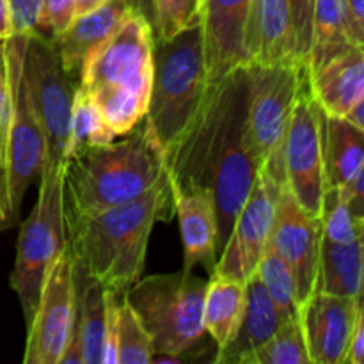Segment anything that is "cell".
Segmentation results:
<instances>
[{
    "label": "cell",
    "mask_w": 364,
    "mask_h": 364,
    "mask_svg": "<svg viewBox=\"0 0 364 364\" xmlns=\"http://www.w3.org/2000/svg\"><path fill=\"white\" fill-rule=\"evenodd\" d=\"M166 171L171 185L212 194L219 256L259 171L247 134V68L206 84Z\"/></svg>",
    "instance_id": "1"
},
{
    "label": "cell",
    "mask_w": 364,
    "mask_h": 364,
    "mask_svg": "<svg viewBox=\"0 0 364 364\" xmlns=\"http://www.w3.org/2000/svg\"><path fill=\"white\" fill-rule=\"evenodd\" d=\"M174 217L167 174L139 198L66 228L75 270L123 297L141 277L151 231Z\"/></svg>",
    "instance_id": "2"
},
{
    "label": "cell",
    "mask_w": 364,
    "mask_h": 364,
    "mask_svg": "<svg viewBox=\"0 0 364 364\" xmlns=\"http://www.w3.org/2000/svg\"><path fill=\"white\" fill-rule=\"evenodd\" d=\"M123 137L119 142L82 148L64 160V230L84 217L139 198L167 174L166 156L146 119Z\"/></svg>",
    "instance_id": "3"
},
{
    "label": "cell",
    "mask_w": 364,
    "mask_h": 364,
    "mask_svg": "<svg viewBox=\"0 0 364 364\" xmlns=\"http://www.w3.org/2000/svg\"><path fill=\"white\" fill-rule=\"evenodd\" d=\"M151 78V25L132 9L119 28L89 57L78 85L95 100L110 130L123 137L144 119Z\"/></svg>",
    "instance_id": "4"
},
{
    "label": "cell",
    "mask_w": 364,
    "mask_h": 364,
    "mask_svg": "<svg viewBox=\"0 0 364 364\" xmlns=\"http://www.w3.org/2000/svg\"><path fill=\"white\" fill-rule=\"evenodd\" d=\"M206 84L201 20L169 39H153V78L144 119L164 156L191 124Z\"/></svg>",
    "instance_id": "5"
},
{
    "label": "cell",
    "mask_w": 364,
    "mask_h": 364,
    "mask_svg": "<svg viewBox=\"0 0 364 364\" xmlns=\"http://www.w3.org/2000/svg\"><path fill=\"white\" fill-rule=\"evenodd\" d=\"M208 281L194 270L139 277L124 294L149 333L155 354L187 355L205 340L203 302Z\"/></svg>",
    "instance_id": "6"
},
{
    "label": "cell",
    "mask_w": 364,
    "mask_h": 364,
    "mask_svg": "<svg viewBox=\"0 0 364 364\" xmlns=\"http://www.w3.org/2000/svg\"><path fill=\"white\" fill-rule=\"evenodd\" d=\"M60 178L63 166H53L45 160L38 181V201L27 219L21 223L18 235L16 259L9 276V284L20 301L27 327L34 318L46 276L68 244Z\"/></svg>",
    "instance_id": "7"
},
{
    "label": "cell",
    "mask_w": 364,
    "mask_h": 364,
    "mask_svg": "<svg viewBox=\"0 0 364 364\" xmlns=\"http://www.w3.org/2000/svg\"><path fill=\"white\" fill-rule=\"evenodd\" d=\"M25 36H11L4 43L7 77L13 98V119L6 153V178L0 201V231L20 224V208L25 194L41 178L46 144L41 124L32 107L23 77Z\"/></svg>",
    "instance_id": "8"
},
{
    "label": "cell",
    "mask_w": 364,
    "mask_h": 364,
    "mask_svg": "<svg viewBox=\"0 0 364 364\" xmlns=\"http://www.w3.org/2000/svg\"><path fill=\"white\" fill-rule=\"evenodd\" d=\"M306 70L294 64L247 66V134L252 155L284 181L283 141Z\"/></svg>",
    "instance_id": "9"
},
{
    "label": "cell",
    "mask_w": 364,
    "mask_h": 364,
    "mask_svg": "<svg viewBox=\"0 0 364 364\" xmlns=\"http://www.w3.org/2000/svg\"><path fill=\"white\" fill-rule=\"evenodd\" d=\"M23 77L32 107L41 124L46 144V162L63 166L70 141L71 109L77 84L68 77L53 39L38 32L25 36Z\"/></svg>",
    "instance_id": "10"
},
{
    "label": "cell",
    "mask_w": 364,
    "mask_h": 364,
    "mask_svg": "<svg viewBox=\"0 0 364 364\" xmlns=\"http://www.w3.org/2000/svg\"><path fill=\"white\" fill-rule=\"evenodd\" d=\"M283 169L284 183L301 208L320 219L326 192L322 124L320 107L311 96L306 75L283 141Z\"/></svg>",
    "instance_id": "11"
},
{
    "label": "cell",
    "mask_w": 364,
    "mask_h": 364,
    "mask_svg": "<svg viewBox=\"0 0 364 364\" xmlns=\"http://www.w3.org/2000/svg\"><path fill=\"white\" fill-rule=\"evenodd\" d=\"M281 183L265 167H259L255 185L235 219L231 233L217 256L210 276H223L247 283L272 233Z\"/></svg>",
    "instance_id": "12"
},
{
    "label": "cell",
    "mask_w": 364,
    "mask_h": 364,
    "mask_svg": "<svg viewBox=\"0 0 364 364\" xmlns=\"http://www.w3.org/2000/svg\"><path fill=\"white\" fill-rule=\"evenodd\" d=\"M75 272L70 249H64L46 276L34 318L27 327L23 364H59L75 320Z\"/></svg>",
    "instance_id": "13"
},
{
    "label": "cell",
    "mask_w": 364,
    "mask_h": 364,
    "mask_svg": "<svg viewBox=\"0 0 364 364\" xmlns=\"http://www.w3.org/2000/svg\"><path fill=\"white\" fill-rule=\"evenodd\" d=\"M322 235V219L304 212L284 183L269 242L294 276L299 306L306 304L316 290Z\"/></svg>",
    "instance_id": "14"
},
{
    "label": "cell",
    "mask_w": 364,
    "mask_h": 364,
    "mask_svg": "<svg viewBox=\"0 0 364 364\" xmlns=\"http://www.w3.org/2000/svg\"><path fill=\"white\" fill-rule=\"evenodd\" d=\"M252 0H203L201 31L208 82L252 63L249 50Z\"/></svg>",
    "instance_id": "15"
},
{
    "label": "cell",
    "mask_w": 364,
    "mask_h": 364,
    "mask_svg": "<svg viewBox=\"0 0 364 364\" xmlns=\"http://www.w3.org/2000/svg\"><path fill=\"white\" fill-rule=\"evenodd\" d=\"M361 313L363 297H338L315 290L299 311L311 364H343Z\"/></svg>",
    "instance_id": "16"
},
{
    "label": "cell",
    "mask_w": 364,
    "mask_h": 364,
    "mask_svg": "<svg viewBox=\"0 0 364 364\" xmlns=\"http://www.w3.org/2000/svg\"><path fill=\"white\" fill-rule=\"evenodd\" d=\"M128 0H109L89 13L75 16L63 34L53 39L68 77L78 85L89 57L119 28L132 13Z\"/></svg>",
    "instance_id": "17"
},
{
    "label": "cell",
    "mask_w": 364,
    "mask_h": 364,
    "mask_svg": "<svg viewBox=\"0 0 364 364\" xmlns=\"http://www.w3.org/2000/svg\"><path fill=\"white\" fill-rule=\"evenodd\" d=\"M169 187L183 238V270L191 272L203 265L212 274L217 263V217L212 194L201 188L171 183Z\"/></svg>",
    "instance_id": "18"
},
{
    "label": "cell",
    "mask_w": 364,
    "mask_h": 364,
    "mask_svg": "<svg viewBox=\"0 0 364 364\" xmlns=\"http://www.w3.org/2000/svg\"><path fill=\"white\" fill-rule=\"evenodd\" d=\"M311 96L327 116L345 117L364 102V48L350 46L320 66L306 70Z\"/></svg>",
    "instance_id": "19"
},
{
    "label": "cell",
    "mask_w": 364,
    "mask_h": 364,
    "mask_svg": "<svg viewBox=\"0 0 364 364\" xmlns=\"http://www.w3.org/2000/svg\"><path fill=\"white\" fill-rule=\"evenodd\" d=\"M287 320L255 272L245 283V308L237 334L226 348L217 352L213 361L238 364L240 358L269 341Z\"/></svg>",
    "instance_id": "20"
},
{
    "label": "cell",
    "mask_w": 364,
    "mask_h": 364,
    "mask_svg": "<svg viewBox=\"0 0 364 364\" xmlns=\"http://www.w3.org/2000/svg\"><path fill=\"white\" fill-rule=\"evenodd\" d=\"M249 50L252 57L251 64L297 66L288 0H252Z\"/></svg>",
    "instance_id": "21"
},
{
    "label": "cell",
    "mask_w": 364,
    "mask_h": 364,
    "mask_svg": "<svg viewBox=\"0 0 364 364\" xmlns=\"http://www.w3.org/2000/svg\"><path fill=\"white\" fill-rule=\"evenodd\" d=\"M326 188L343 187L364 173V130L320 109Z\"/></svg>",
    "instance_id": "22"
},
{
    "label": "cell",
    "mask_w": 364,
    "mask_h": 364,
    "mask_svg": "<svg viewBox=\"0 0 364 364\" xmlns=\"http://www.w3.org/2000/svg\"><path fill=\"white\" fill-rule=\"evenodd\" d=\"M245 308V283L223 276H210L203 302V326L217 352L233 341Z\"/></svg>",
    "instance_id": "23"
},
{
    "label": "cell",
    "mask_w": 364,
    "mask_h": 364,
    "mask_svg": "<svg viewBox=\"0 0 364 364\" xmlns=\"http://www.w3.org/2000/svg\"><path fill=\"white\" fill-rule=\"evenodd\" d=\"M363 240L340 244L322 235L316 290L338 297H363Z\"/></svg>",
    "instance_id": "24"
},
{
    "label": "cell",
    "mask_w": 364,
    "mask_h": 364,
    "mask_svg": "<svg viewBox=\"0 0 364 364\" xmlns=\"http://www.w3.org/2000/svg\"><path fill=\"white\" fill-rule=\"evenodd\" d=\"M350 46L345 27L343 0H315L308 70L327 63Z\"/></svg>",
    "instance_id": "25"
},
{
    "label": "cell",
    "mask_w": 364,
    "mask_h": 364,
    "mask_svg": "<svg viewBox=\"0 0 364 364\" xmlns=\"http://www.w3.org/2000/svg\"><path fill=\"white\" fill-rule=\"evenodd\" d=\"M116 137L117 135L109 128L95 100L85 92V89L77 85L73 109H71L70 141H68L66 151H64V160L70 159L73 153L82 148L110 144L112 141H116Z\"/></svg>",
    "instance_id": "26"
},
{
    "label": "cell",
    "mask_w": 364,
    "mask_h": 364,
    "mask_svg": "<svg viewBox=\"0 0 364 364\" xmlns=\"http://www.w3.org/2000/svg\"><path fill=\"white\" fill-rule=\"evenodd\" d=\"M238 364H311L299 315L288 318L269 341L240 358Z\"/></svg>",
    "instance_id": "27"
},
{
    "label": "cell",
    "mask_w": 364,
    "mask_h": 364,
    "mask_svg": "<svg viewBox=\"0 0 364 364\" xmlns=\"http://www.w3.org/2000/svg\"><path fill=\"white\" fill-rule=\"evenodd\" d=\"M116 350L117 364H148L155 355L151 336L124 295L117 306Z\"/></svg>",
    "instance_id": "28"
},
{
    "label": "cell",
    "mask_w": 364,
    "mask_h": 364,
    "mask_svg": "<svg viewBox=\"0 0 364 364\" xmlns=\"http://www.w3.org/2000/svg\"><path fill=\"white\" fill-rule=\"evenodd\" d=\"M256 276L259 277V281L267 288L277 308L288 318L299 315L301 306H299L295 279L284 259L277 255L276 249L270 245V242H267L263 256L259 258L258 265H256Z\"/></svg>",
    "instance_id": "29"
},
{
    "label": "cell",
    "mask_w": 364,
    "mask_h": 364,
    "mask_svg": "<svg viewBox=\"0 0 364 364\" xmlns=\"http://www.w3.org/2000/svg\"><path fill=\"white\" fill-rule=\"evenodd\" d=\"M322 233L323 237L340 244L363 240L364 217H358L350 206L341 201L336 187H327L322 205Z\"/></svg>",
    "instance_id": "30"
},
{
    "label": "cell",
    "mask_w": 364,
    "mask_h": 364,
    "mask_svg": "<svg viewBox=\"0 0 364 364\" xmlns=\"http://www.w3.org/2000/svg\"><path fill=\"white\" fill-rule=\"evenodd\" d=\"M203 0H153V39H169L201 20Z\"/></svg>",
    "instance_id": "31"
},
{
    "label": "cell",
    "mask_w": 364,
    "mask_h": 364,
    "mask_svg": "<svg viewBox=\"0 0 364 364\" xmlns=\"http://www.w3.org/2000/svg\"><path fill=\"white\" fill-rule=\"evenodd\" d=\"M288 6H290L291 27H294L297 66L299 70H308L315 0H288Z\"/></svg>",
    "instance_id": "32"
},
{
    "label": "cell",
    "mask_w": 364,
    "mask_h": 364,
    "mask_svg": "<svg viewBox=\"0 0 364 364\" xmlns=\"http://www.w3.org/2000/svg\"><path fill=\"white\" fill-rule=\"evenodd\" d=\"M75 18V0H43L36 32L46 39L63 34Z\"/></svg>",
    "instance_id": "33"
},
{
    "label": "cell",
    "mask_w": 364,
    "mask_h": 364,
    "mask_svg": "<svg viewBox=\"0 0 364 364\" xmlns=\"http://www.w3.org/2000/svg\"><path fill=\"white\" fill-rule=\"evenodd\" d=\"M11 119H13V98H11L9 77H7L6 52L4 43L0 45V201L4 194V178H6V153L9 139Z\"/></svg>",
    "instance_id": "34"
},
{
    "label": "cell",
    "mask_w": 364,
    "mask_h": 364,
    "mask_svg": "<svg viewBox=\"0 0 364 364\" xmlns=\"http://www.w3.org/2000/svg\"><path fill=\"white\" fill-rule=\"evenodd\" d=\"M13 36H28L36 31L43 0H7Z\"/></svg>",
    "instance_id": "35"
},
{
    "label": "cell",
    "mask_w": 364,
    "mask_h": 364,
    "mask_svg": "<svg viewBox=\"0 0 364 364\" xmlns=\"http://www.w3.org/2000/svg\"><path fill=\"white\" fill-rule=\"evenodd\" d=\"M343 11L348 41L364 48V0H343Z\"/></svg>",
    "instance_id": "36"
},
{
    "label": "cell",
    "mask_w": 364,
    "mask_h": 364,
    "mask_svg": "<svg viewBox=\"0 0 364 364\" xmlns=\"http://www.w3.org/2000/svg\"><path fill=\"white\" fill-rule=\"evenodd\" d=\"M364 363V313H361L355 322L350 343H348L347 355L343 364H363Z\"/></svg>",
    "instance_id": "37"
},
{
    "label": "cell",
    "mask_w": 364,
    "mask_h": 364,
    "mask_svg": "<svg viewBox=\"0 0 364 364\" xmlns=\"http://www.w3.org/2000/svg\"><path fill=\"white\" fill-rule=\"evenodd\" d=\"M11 36H13V27H11L9 2L0 0V45L6 43Z\"/></svg>",
    "instance_id": "38"
},
{
    "label": "cell",
    "mask_w": 364,
    "mask_h": 364,
    "mask_svg": "<svg viewBox=\"0 0 364 364\" xmlns=\"http://www.w3.org/2000/svg\"><path fill=\"white\" fill-rule=\"evenodd\" d=\"M109 0H75V16H80V14L89 13V11L96 9V7L103 6Z\"/></svg>",
    "instance_id": "39"
},
{
    "label": "cell",
    "mask_w": 364,
    "mask_h": 364,
    "mask_svg": "<svg viewBox=\"0 0 364 364\" xmlns=\"http://www.w3.org/2000/svg\"><path fill=\"white\" fill-rule=\"evenodd\" d=\"M363 112H364V102L358 103V105H355L354 109H352L350 112H348L347 116L343 117V119H347L348 123H352V124H354V127H358V128H361V130H364V116H363Z\"/></svg>",
    "instance_id": "40"
},
{
    "label": "cell",
    "mask_w": 364,
    "mask_h": 364,
    "mask_svg": "<svg viewBox=\"0 0 364 364\" xmlns=\"http://www.w3.org/2000/svg\"><path fill=\"white\" fill-rule=\"evenodd\" d=\"M135 9L149 21L151 25L153 20V0H135Z\"/></svg>",
    "instance_id": "41"
},
{
    "label": "cell",
    "mask_w": 364,
    "mask_h": 364,
    "mask_svg": "<svg viewBox=\"0 0 364 364\" xmlns=\"http://www.w3.org/2000/svg\"><path fill=\"white\" fill-rule=\"evenodd\" d=\"M128 2L132 4V7H135V0H128Z\"/></svg>",
    "instance_id": "42"
}]
</instances>
